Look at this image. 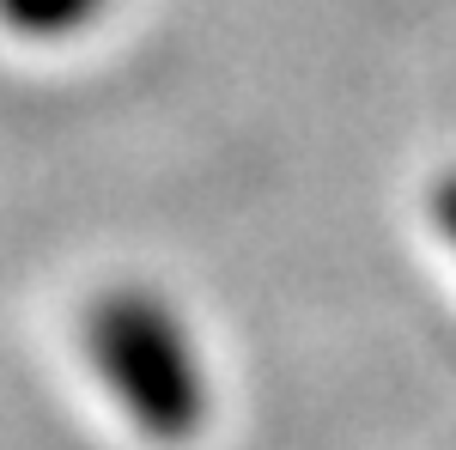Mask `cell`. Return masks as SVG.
I'll use <instances>...</instances> for the list:
<instances>
[{
  "label": "cell",
  "instance_id": "cell-1",
  "mask_svg": "<svg viewBox=\"0 0 456 450\" xmlns=\"http://www.w3.org/2000/svg\"><path fill=\"white\" fill-rule=\"evenodd\" d=\"M86 365L152 445H189L208 426V365L176 305L152 286H110L86 311Z\"/></svg>",
  "mask_w": 456,
  "mask_h": 450
},
{
  "label": "cell",
  "instance_id": "cell-2",
  "mask_svg": "<svg viewBox=\"0 0 456 450\" xmlns=\"http://www.w3.org/2000/svg\"><path fill=\"white\" fill-rule=\"evenodd\" d=\"M104 6L110 0H0V25L31 43H61V37L92 31Z\"/></svg>",
  "mask_w": 456,
  "mask_h": 450
},
{
  "label": "cell",
  "instance_id": "cell-3",
  "mask_svg": "<svg viewBox=\"0 0 456 450\" xmlns=\"http://www.w3.org/2000/svg\"><path fill=\"white\" fill-rule=\"evenodd\" d=\"M426 219H432V232L444 238V250L456 256V171H444L426 189Z\"/></svg>",
  "mask_w": 456,
  "mask_h": 450
}]
</instances>
